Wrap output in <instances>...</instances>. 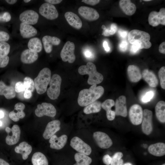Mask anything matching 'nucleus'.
Segmentation results:
<instances>
[{
	"label": "nucleus",
	"instance_id": "54",
	"mask_svg": "<svg viewBox=\"0 0 165 165\" xmlns=\"http://www.w3.org/2000/svg\"><path fill=\"white\" fill-rule=\"evenodd\" d=\"M127 31L124 30H119V31L120 36L122 38H125L127 35Z\"/></svg>",
	"mask_w": 165,
	"mask_h": 165
},
{
	"label": "nucleus",
	"instance_id": "12",
	"mask_svg": "<svg viewBox=\"0 0 165 165\" xmlns=\"http://www.w3.org/2000/svg\"><path fill=\"white\" fill-rule=\"evenodd\" d=\"M5 130L8 134L6 138V144L11 145L17 143L20 139V130L19 126L14 125L11 129L7 127Z\"/></svg>",
	"mask_w": 165,
	"mask_h": 165
},
{
	"label": "nucleus",
	"instance_id": "5",
	"mask_svg": "<svg viewBox=\"0 0 165 165\" xmlns=\"http://www.w3.org/2000/svg\"><path fill=\"white\" fill-rule=\"evenodd\" d=\"M61 81V77L58 74H54L51 77L50 87L47 90V95L50 99L55 100L59 96Z\"/></svg>",
	"mask_w": 165,
	"mask_h": 165
},
{
	"label": "nucleus",
	"instance_id": "48",
	"mask_svg": "<svg viewBox=\"0 0 165 165\" xmlns=\"http://www.w3.org/2000/svg\"><path fill=\"white\" fill-rule=\"evenodd\" d=\"M99 0H82V2L87 4L94 6L98 3L100 2Z\"/></svg>",
	"mask_w": 165,
	"mask_h": 165
},
{
	"label": "nucleus",
	"instance_id": "41",
	"mask_svg": "<svg viewBox=\"0 0 165 165\" xmlns=\"http://www.w3.org/2000/svg\"><path fill=\"white\" fill-rule=\"evenodd\" d=\"M158 75L160 80V84L161 87L165 89V67H162L160 69Z\"/></svg>",
	"mask_w": 165,
	"mask_h": 165
},
{
	"label": "nucleus",
	"instance_id": "18",
	"mask_svg": "<svg viewBox=\"0 0 165 165\" xmlns=\"http://www.w3.org/2000/svg\"><path fill=\"white\" fill-rule=\"evenodd\" d=\"M60 121L55 120L49 122L47 124L43 134V137L45 139H50L60 129Z\"/></svg>",
	"mask_w": 165,
	"mask_h": 165
},
{
	"label": "nucleus",
	"instance_id": "7",
	"mask_svg": "<svg viewBox=\"0 0 165 165\" xmlns=\"http://www.w3.org/2000/svg\"><path fill=\"white\" fill-rule=\"evenodd\" d=\"M70 145L78 153L88 156L91 152L90 147L78 137H74L71 139Z\"/></svg>",
	"mask_w": 165,
	"mask_h": 165
},
{
	"label": "nucleus",
	"instance_id": "38",
	"mask_svg": "<svg viewBox=\"0 0 165 165\" xmlns=\"http://www.w3.org/2000/svg\"><path fill=\"white\" fill-rule=\"evenodd\" d=\"M123 153L121 152L115 153L112 157L110 165H123V161L122 159Z\"/></svg>",
	"mask_w": 165,
	"mask_h": 165
},
{
	"label": "nucleus",
	"instance_id": "4",
	"mask_svg": "<svg viewBox=\"0 0 165 165\" xmlns=\"http://www.w3.org/2000/svg\"><path fill=\"white\" fill-rule=\"evenodd\" d=\"M51 78V72L49 68H45L40 71L34 80L35 88L38 94H42L46 91Z\"/></svg>",
	"mask_w": 165,
	"mask_h": 165
},
{
	"label": "nucleus",
	"instance_id": "1",
	"mask_svg": "<svg viewBox=\"0 0 165 165\" xmlns=\"http://www.w3.org/2000/svg\"><path fill=\"white\" fill-rule=\"evenodd\" d=\"M104 88L101 86L92 85L89 89L81 90L78 98V104L81 106H86L95 101L103 94Z\"/></svg>",
	"mask_w": 165,
	"mask_h": 165
},
{
	"label": "nucleus",
	"instance_id": "28",
	"mask_svg": "<svg viewBox=\"0 0 165 165\" xmlns=\"http://www.w3.org/2000/svg\"><path fill=\"white\" fill-rule=\"evenodd\" d=\"M127 71L128 77L131 82H137L141 79L142 75L139 68L136 66L129 65Z\"/></svg>",
	"mask_w": 165,
	"mask_h": 165
},
{
	"label": "nucleus",
	"instance_id": "2",
	"mask_svg": "<svg viewBox=\"0 0 165 165\" xmlns=\"http://www.w3.org/2000/svg\"><path fill=\"white\" fill-rule=\"evenodd\" d=\"M128 40L132 45L137 46L140 49H148L151 46L150 42L149 34L145 31L134 29L131 31L128 34Z\"/></svg>",
	"mask_w": 165,
	"mask_h": 165
},
{
	"label": "nucleus",
	"instance_id": "50",
	"mask_svg": "<svg viewBox=\"0 0 165 165\" xmlns=\"http://www.w3.org/2000/svg\"><path fill=\"white\" fill-rule=\"evenodd\" d=\"M32 96V92L27 90H25L24 94L25 98L27 99H29Z\"/></svg>",
	"mask_w": 165,
	"mask_h": 165
},
{
	"label": "nucleus",
	"instance_id": "35",
	"mask_svg": "<svg viewBox=\"0 0 165 165\" xmlns=\"http://www.w3.org/2000/svg\"><path fill=\"white\" fill-rule=\"evenodd\" d=\"M33 165H48V160L45 156L40 152L34 153L31 158Z\"/></svg>",
	"mask_w": 165,
	"mask_h": 165
},
{
	"label": "nucleus",
	"instance_id": "16",
	"mask_svg": "<svg viewBox=\"0 0 165 165\" xmlns=\"http://www.w3.org/2000/svg\"><path fill=\"white\" fill-rule=\"evenodd\" d=\"M78 12L82 17L89 21L96 20L99 17V15L96 10L87 6H80L78 9Z\"/></svg>",
	"mask_w": 165,
	"mask_h": 165
},
{
	"label": "nucleus",
	"instance_id": "20",
	"mask_svg": "<svg viewBox=\"0 0 165 165\" xmlns=\"http://www.w3.org/2000/svg\"><path fill=\"white\" fill-rule=\"evenodd\" d=\"M126 97L124 96L119 97L116 101L115 104L116 115L126 117L127 115Z\"/></svg>",
	"mask_w": 165,
	"mask_h": 165
},
{
	"label": "nucleus",
	"instance_id": "19",
	"mask_svg": "<svg viewBox=\"0 0 165 165\" xmlns=\"http://www.w3.org/2000/svg\"><path fill=\"white\" fill-rule=\"evenodd\" d=\"M42 41L45 51L47 53H50L52 50L53 46L58 45L61 41L56 37L46 35L43 37Z\"/></svg>",
	"mask_w": 165,
	"mask_h": 165
},
{
	"label": "nucleus",
	"instance_id": "55",
	"mask_svg": "<svg viewBox=\"0 0 165 165\" xmlns=\"http://www.w3.org/2000/svg\"><path fill=\"white\" fill-rule=\"evenodd\" d=\"M103 46L105 49V50L107 52H108L110 50L109 47L108 46L107 42L105 41L103 43Z\"/></svg>",
	"mask_w": 165,
	"mask_h": 165
},
{
	"label": "nucleus",
	"instance_id": "51",
	"mask_svg": "<svg viewBox=\"0 0 165 165\" xmlns=\"http://www.w3.org/2000/svg\"><path fill=\"white\" fill-rule=\"evenodd\" d=\"M159 52L163 54L165 53V42H163L160 44L159 46Z\"/></svg>",
	"mask_w": 165,
	"mask_h": 165
},
{
	"label": "nucleus",
	"instance_id": "27",
	"mask_svg": "<svg viewBox=\"0 0 165 165\" xmlns=\"http://www.w3.org/2000/svg\"><path fill=\"white\" fill-rule=\"evenodd\" d=\"M148 151L151 154L156 156H161L165 155V144L158 142L151 145L148 147Z\"/></svg>",
	"mask_w": 165,
	"mask_h": 165
},
{
	"label": "nucleus",
	"instance_id": "14",
	"mask_svg": "<svg viewBox=\"0 0 165 165\" xmlns=\"http://www.w3.org/2000/svg\"><path fill=\"white\" fill-rule=\"evenodd\" d=\"M152 111L148 109L144 110L141 129L143 133L146 135H149L152 131Z\"/></svg>",
	"mask_w": 165,
	"mask_h": 165
},
{
	"label": "nucleus",
	"instance_id": "13",
	"mask_svg": "<svg viewBox=\"0 0 165 165\" xmlns=\"http://www.w3.org/2000/svg\"><path fill=\"white\" fill-rule=\"evenodd\" d=\"M149 24L153 27L157 26L160 24L165 25V9L162 8L159 12H151L148 17Z\"/></svg>",
	"mask_w": 165,
	"mask_h": 165
},
{
	"label": "nucleus",
	"instance_id": "9",
	"mask_svg": "<svg viewBox=\"0 0 165 165\" xmlns=\"http://www.w3.org/2000/svg\"><path fill=\"white\" fill-rule=\"evenodd\" d=\"M39 12L42 16L50 20L55 19L59 16L55 7L53 5L46 2L42 4L40 6Z\"/></svg>",
	"mask_w": 165,
	"mask_h": 165
},
{
	"label": "nucleus",
	"instance_id": "45",
	"mask_svg": "<svg viewBox=\"0 0 165 165\" xmlns=\"http://www.w3.org/2000/svg\"><path fill=\"white\" fill-rule=\"evenodd\" d=\"M11 15L8 12H5L2 15H0V21L8 22L11 20Z\"/></svg>",
	"mask_w": 165,
	"mask_h": 165
},
{
	"label": "nucleus",
	"instance_id": "52",
	"mask_svg": "<svg viewBox=\"0 0 165 165\" xmlns=\"http://www.w3.org/2000/svg\"><path fill=\"white\" fill-rule=\"evenodd\" d=\"M46 2L51 4H57L60 3L62 0H45L44 1Z\"/></svg>",
	"mask_w": 165,
	"mask_h": 165
},
{
	"label": "nucleus",
	"instance_id": "31",
	"mask_svg": "<svg viewBox=\"0 0 165 165\" xmlns=\"http://www.w3.org/2000/svg\"><path fill=\"white\" fill-rule=\"evenodd\" d=\"M115 104L114 101L111 99H107L101 104V107L106 111L107 118L110 121L114 120L115 117V112L111 109Z\"/></svg>",
	"mask_w": 165,
	"mask_h": 165
},
{
	"label": "nucleus",
	"instance_id": "29",
	"mask_svg": "<svg viewBox=\"0 0 165 165\" xmlns=\"http://www.w3.org/2000/svg\"><path fill=\"white\" fill-rule=\"evenodd\" d=\"M120 8L126 15L131 16L135 13L136 10L135 5L129 0H120L119 2Z\"/></svg>",
	"mask_w": 165,
	"mask_h": 165
},
{
	"label": "nucleus",
	"instance_id": "62",
	"mask_svg": "<svg viewBox=\"0 0 165 165\" xmlns=\"http://www.w3.org/2000/svg\"><path fill=\"white\" fill-rule=\"evenodd\" d=\"M143 1L145 2H147V1L148 2V1H151V0H144Z\"/></svg>",
	"mask_w": 165,
	"mask_h": 165
},
{
	"label": "nucleus",
	"instance_id": "40",
	"mask_svg": "<svg viewBox=\"0 0 165 165\" xmlns=\"http://www.w3.org/2000/svg\"><path fill=\"white\" fill-rule=\"evenodd\" d=\"M24 84L25 90L33 92L35 89V83L34 81L30 77H25L24 79Z\"/></svg>",
	"mask_w": 165,
	"mask_h": 165
},
{
	"label": "nucleus",
	"instance_id": "61",
	"mask_svg": "<svg viewBox=\"0 0 165 165\" xmlns=\"http://www.w3.org/2000/svg\"><path fill=\"white\" fill-rule=\"evenodd\" d=\"M2 125V121L0 120V126H1Z\"/></svg>",
	"mask_w": 165,
	"mask_h": 165
},
{
	"label": "nucleus",
	"instance_id": "56",
	"mask_svg": "<svg viewBox=\"0 0 165 165\" xmlns=\"http://www.w3.org/2000/svg\"><path fill=\"white\" fill-rule=\"evenodd\" d=\"M0 165H10L9 164L4 160L0 158Z\"/></svg>",
	"mask_w": 165,
	"mask_h": 165
},
{
	"label": "nucleus",
	"instance_id": "6",
	"mask_svg": "<svg viewBox=\"0 0 165 165\" xmlns=\"http://www.w3.org/2000/svg\"><path fill=\"white\" fill-rule=\"evenodd\" d=\"M75 45L73 42L67 41L64 45L60 53V56L64 62L73 63L75 60L74 54Z\"/></svg>",
	"mask_w": 165,
	"mask_h": 165
},
{
	"label": "nucleus",
	"instance_id": "46",
	"mask_svg": "<svg viewBox=\"0 0 165 165\" xmlns=\"http://www.w3.org/2000/svg\"><path fill=\"white\" fill-rule=\"evenodd\" d=\"M120 50L122 52H125L127 50L128 48V43L126 40L122 41L119 45Z\"/></svg>",
	"mask_w": 165,
	"mask_h": 165
},
{
	"label": "nucleus",
	"instance_id": "3",
	"mask_svg": "<svg viewBox=\"0 0 165 165\" xmlns=\"http://www.w3.org/2000/svg\"><path fill=\"white\" fill-rule=\"evenodd\" d=\"M78 71L81 75H88L87 83L90 85H97L103 80V75L97 71L95 65L92 62H88L86 65H82L78 68Z\"/></svg>",
	"mask_w": 165,
	"mask_h": 165
},
{
	"label": "nucleus",
	"instance_id": "23",
	"mask_svg": "<svg viewBox=\"0 0 165 165\" xmlns=\"http://www.w3.org/2000/svg\"><path fill=\"white\" fill-rule=\"evenodd\" d=\"M25 108V105L22 103H17L15 105L14 110L9 113V117L15 122L18 121L20 119L23 118L25 116L23 111Z\"/></svg>",
	"mask_w": 165,
	"mask_h": 165
},
{
	"label": "nucleus",
	"instance_id": "47",
	"mask_svg": "<svg viewBox=\"0 0 165 165\" xmlns=\"http://www.w3.org/2000/svg\"><path fill=\"white\" fill-rule=\"evenodd\" d=\"M112 160V157L108 154L105 155L102 158L103 163L106 165H110Z\"/></svg>",
	"mask_w": 165,
	"mask_h": 165
},
{
	"label": "nucleus",
	"instance_id": "53",
	"mask_svg": "<svg viewBox=\"0 0 165 165\" xmlns=\"http://www.w3.org/2000/svg\"><path fill=\"white\" fill-rule=\"evenodd\" d=\"M139 50L140 49L137 46L132 45L130 48V51L132 53L134 54L138 52Z\"/></svg>",
	"mask_w": 165,
	"mask_h": 165
},
{
	"label": "nucleus",
	"instance_id": "30",
	"mask_svg": "<svg viewBox=\"0 0 165 165\" xmlns=\"http://www.w3.org/2000/svg\"><path fill=\"white\" fill-rule=\"evenodd\" d=\"M14 88L12 86H8L2 81H0V95H4L6 98L10 99L16 96Z\"/></svg>",
	"mask_w": 165,
	"mask_h": 165
},
{
	"label": "nucleus",
	"instance_id": "32",
	"mask_svg": "<svg viewBox=\"0 0 165 165\" xmlns=\"http://www.w3.org/2000/svg\"><path fill=\"white\" fill-rule=\"evenodd\" d=\"M142 76L150 87H154L158 85V80L152 72L147 69H145L142 72Z\"/></svg>",
	"mask_w": 165,
	"mask_h": 165
},
{
	"label": "nucleus",
	"instance_id": "8",
	"mask_svg": "<svg viewBox=\"0 0 165 165\" xmlns=\"http://www.w3.org/2000/svg\"><path fill=\"white\" fill-rule=\"evenodd\" d=\"M35 114L38 117H42L44 116L50 117H54L56 114V110L52 104L43 102L38 104L35 110Z\"/></svg>",
	"mask_w": 165,
	"mask_h": 165
},
{
	"label": "nucleus",
	"instance_id": "42",
	"mask_svg": "<svg viewBox=\"0 0 165 165\" xmlns=\"http://www.w3.org/2000/svg\"><path fill=\"white\" fill-rule=\"evenodd\" d=\"M154 95V93L153 91H148L142 96L141 101L144 103L148 102L153 97Z\"/></svg>",
	"mask_w": 165,
	"mask_h": 165
},
{
	"label": "nucleus",
	"instance_id": "37",
	"mask_svg": "<svg viewBox=\"0 0 165 165\" xmlns=\"http://www.w3.org/2000/svg\"><path fill=\"white\" fill-rule=\"evenodd\" d=\"M101 108V102L96 101L86 106L83 109V112L86 114L97 113L100 111Z\"/></svg>",
	"mask_w": 165,
	"mask_h": 165
},
{
	"label": "nucleus",
	"instance_id": "58",
	"mask_svg": "<svg viewBox=\"0 0 165 165\" xmlns=\"http://www.w3.org/2000/svg\"><path fill=\"white\" fill-rule=\"evenodd\" d=\"M4 116V113L1 111L0 110V119L2 118Z\"/></svg>",
	"mask_w": 165,
	"mask_h": 165
},
{
	"label": "nucleus",
	"instance_id": "36",
	"mask_svg": "<svg viewBox=\"0 0 165 165\" xmlns=\"http://www.w3.org/2000/svg\"><path fill=\"white\" fill-rule=\"evenodd\" d=\"M74 158L76 163L73 165H90L92 161L89 156L78 152L75 154Z\"/></svg>",
	"mask_w": 165,
	"mask_h": 165
},
{
	"label": "nucleus",
	"instance_id": "60",
	"mask_svg": "<svg viewBox=\"0 0 165 165\" xmlns=\"http://www.w3.org/2000/svg\"><path fill=\"white\" fill-rule=\"evenodd\" d=\"M24 2L26 3H28L31 1V0H24Z\"/></svg>",
	"mask_w": 165,
	"mask_h": 165
},
{
	"label": "nucleus",
	"instance_id": "15",
	"mask_svg": "<svg viewBox=\"0 0 165 165\" xmlns=\"http://www.w3.org/2000/svg\"><path fill=\"white\" fill-rule=\"evenodd\" d=\"M39 17L38 14L35 11L28 9L21 13L19 15V18L21 23L32 25L37 24Z\"/></svg>",
	"mask_w": 165,
	"mask_h": 165
},
{
	"label": "nucleus",
	"instance_id": "57",
	"mask_svg": "<svg viewBox=\"0 0 165 165\" xmlns=\"http://www.w3.org/2000/svg\"><path fill=\"white\" fill-rule=\"evenodd\" d=\"M6 1L10 5H13L16 3L17 0H6Z\"/></svg>",
	"mask_w": 165,
	"mask_h": 165
},
{
	"label": "nucleus",
	"instance_id": "44",
	"mask_svg": "<svg viewBox=\"0 0 165 165\" xmlns=\"http://www.w3.org/2000/svg\"><path fill=\"white\" fill-rule=\"evenodd\" d=\"M10 38L9 34L7 32L0 31V42H6Z\"/></svg>",
	"mask_w": 165,
	"mask_h": 165
},
{
	"label": "nucleus",
	"instance_id": "43",
	"mask_svg": "<svg viewBox=\"0 0 165 165\" xmlns=\"http://www.w3.org/2000/svg\"><path fill=\"white\" fill-rule=\"evenodd\" d=\"M15 90L16 93H20L24 91L25 88L23 82L21 81L17 82L15 86Z\"/></svg>",
	"mask_w": 165,
	"mask_h": 165
},
{
	"label": "nucleus",
	"instance_id": "33",
	"mask_svg": "<svg viewBox=\"0 0 165 165\" xmlns=\"http://www.w3.org/2000/svg\"><path fill=\"white\" fill-rule=\"evenodd\" d=\"M28 47L29 49L38 53L42 51L43 47L41 40L38 37L30 38L28 42Z\"/></svg>",
	"mask_w": 165,
	"mask_h": 165
},
{
	"label": "nucleus",
	"instance_id": "17",
	"mask_svg": "<svg viewBox=\"0 0 165 165\" xmlns=\"http://www.w3.org/2000/svg\"><path fill=\"white\" fill-rule=\"evenodd\" d=\"M10 49V45L8 43L0 42V68L5 67L8 64L9 59L8 55Z\"/></svg>",
	"mask_w": 165,
	"mask_h": 165
},
{
	"label": "nucleus",
	"instance_id": "59",
	"mask_svg": "<svg viewBox=\"0 0 165 165\" xmlns=\"http://www.w3.org/2000/svg\"><path fill=\"white\" fill-rule=\"evenodd\" d=\"M123 165H133L132 163L130 162H127L124 164H123Z\"/></svg>",
	"mask_w": 165,
	"mask_h": 165
},
{
	"label": "nucleus",
	"instance_id": "25",
	"mask_svg": "<svg viewBox=\"0 0 165 165\" xmlns=\"http://www.w3.org/2000/svg\"><path fill=\"white\" fill-rule=\"evenodd\" d=\"M64 17L68 23L72 27L79 29L82 26V22L79 17L75 13L72 12H67L64 14Z\"/></svg>",
	"mask_w": 165,
	"mask_h": 165
},
{
	"label": "nucleus",
	"instance_id": "21",
	"mask_svg": "<svg viewBox=\"0 0 165 165\" xmlns=\"http://www.w3.org/2000/svg\"><path fill=\"white\" fill-rule=\"evenodd\" d=\"M20 32L21 36L24 38H32L37 34V29L32 25L21 23Z\"/></svg>",
	"mask_w": 165,
	"mask_h": 165
},
{
	"label": "nucleus",
	"instance_id": "26",
	"mask_svg": "<svg viewBox=\"0 0 165 165\" xmlns=\"http://www.w3.org/2000/svg\"><path fill=\"white\" fill-rule=\"evenodd\" d=\"M14 150L16 152L21 154L22 159L24 160H26L31 152L32 148L27 142L23 141L18 146L15 147Z\"/></svg>",
	"mask_w": 165,
	"mask_h": 165
},
{
	"label": "nucleus",
	"instance_id": "24",
	"mask_svg": "<svg viewBox=\"0 0 165 165\" xmlns=\"http://www.w3.org/2000/svg\"><path fill=\"white\" fill-rule=\"evenodd\" d=\"M38 57V53L28 49L24 50L22 52L20 55V59L24 64H31L35 61Z\"/></svg>",
	"mask_w": 165,
	"mask_h": 165
},
{
	"label": "nucleus",
	"instance_id": "34",
	"mask_svg": "<svg viewBox=\"0 0 165 165\" xmlns=\"http://www.w3.org/2000/svg\"><path fill=\"white\" fill-rule=\"evenodd\" d=\"M155 113L158 120L162 123L165 122V102L161 101L158 102L155 107Z\"/></svg>",
	"mask_w": 165,
	"mask_h": 165
},
{
	"label": "nucleus",
	"instance_id": "63",
	"mask_svg": "<svg viewBox=\"0 0 165 165\" xmlns=\"http://www.w3.org/2000/svg\"><path fill=\"white\" fill-rule=\"evenodd\" d=\"M162 165H165V164L163 163V164H162Z\"/></svg>",
	"mask_w": 165,
	"mask_h": 165
},
{
	"label": "nucleus",
	"instance_id": "10",
	"mask_svg": "<svg viewBox=\"0 0 165 165\" xmlns=\"http://www.w3.org/2000/svg\"><path fill=\"white\" fill-rule=\"evenodd\" d=\"M93 138L97 145L102 149H107L110 147L112 145V139L105 133L97 131L93 134Z\"/></svg>",
	"mask_w": 165,
	"mask_h": 165
},
{
	"label": "nucleus",
	"instance_id": "11",
	"mask_svg": "<svg viewBox=\"0 0 165 165\" xmlns=\"http://www.w3.org/2000/svg\"><path fill=\"white\" fill-rule=\"evenodd\" d=\"M129 117L132 123L134 125L141 124L143 117V111L141 107L139 105L134 104L130 108Z\"/></svg>",
	"mask_w": 165,
	"mask_h": 165
},
{
	"label": "nucleus",
	"instance_id": "39",
	"mask_svg": "<svg viewBox=\"0 0 165 165\" xmlns=\"http://www.w3.org/2000/svg\"><path fill=\"white\" fill-rule=\"evenodd\" d=\"M102 28L104 30L102 35L105 36L113 35L116 32L117 29L116 25L114 23L111 24L110 29L106 28L104 25H102Z\"/></svg>",
	"mask_w": 165,
	"mask_h": 165
},
{
	"label": "nucleus",
	"instance_id": "49",
	"mask_svg": "<svg viewBox=\"0 0 165 165\" xmlns=\"http://www.w3.org/2000/svg\"><path fill=\"white\" fill-rule=\"evenodd\" d=\"M84 55L86 58L88 59L92 58L94 57L93 53L89 50H86L85 51Z\"/></svg>",
	"mask_w": 165,
	"mask_h": 165
},
{
	"label": "nucleus",
	"instance_id": "22",
	"mask_svg": "<svg viewBox=\"0 0 165 165\" xmlns=\"http://www.w3.org/2000/svg\"><path fill=\"white\" fill-rule=\"evenodd\" d=\"M68 139L67 136L62 135L59 137L54 134L50 139V148L57 150L63 148L66 145Z\"/></svg>",
	"mask_w": 165,
	"mask_h": 165
}]
</instances>
